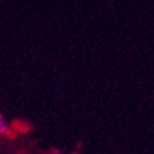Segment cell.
Wrapping results in <instances>:
<instances>
[{
  "label": "cell",
  "instance_id": "2",
  "mask_svg": "<svg viewBox=\"0 0 154 154\" xmlns=\"http://www.w3.org/2000/svg\"><path fill=\"white\" fill-rule=\"evenodd\" d=\"M52 154H63V152H61V151H54Z\"/></svg>",
  "mask_w": 154,
  "mask_h": 154
},
{
  "label": "cell",
  "instance_id": "1",
  "mask_svg": "<svg viewBox=\"0 0 154 154\" xmlns=\"http://www.w3.org/2000/svg\"><path fill=\"white\" fill-rule=\"evenodd\" d=\"M10 132V126L3 118V115H0V134H8Z\"/></svg>",
  "mask_w": 154,
  "mask_h": 154
}]
</instances>
